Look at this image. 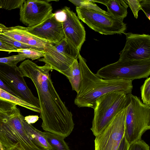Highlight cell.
I'll return each instance as SVG.
<instances>
[{
  "mask_svg": "<svg viewBox=\"0 0 150 150\" xmlns=\"http://www.w3.org/2000/svg\"><path fill=\"white\" fill-rule=\"evenodd\" d=\"M18 67L22 76L30 79L35 87L43 130L65 138L69 136L74 126L72 114L53 85L49 74L53 70L52 68L45 64L39 66L28 59Z\"/></svg>",
  "mask_w": 150,
  "mask_h": 150,
  "instance_id": "cell-1",
  "label": "cell"
},
{
  "mask_svg": "<svg viewBox=\"0 0 150 150\" xmlns=\"http://www.w3.org/2000/svg\"><path fill=\"white\" fill-rule=\"evenodd\" d=\"M79 63L81 75V83L80 90L74 101L79 108H94L96 100L102 96L109 93L122 91L127 94L132 93V81L102 79L90 70L86 60L79 54Z\"/></svg>",
  "mask_w": 150,
  "mask_h": 150,
  "instance_id": "cell-2",
  "label": "cell"
},
{
  "mask_svg": "<svg viewBox=\"0 0 150 150\" xmlns=\"http://www.w3.org/2000/svg\"><path fill=\"white\" fill-rule=\"evenodd\" d=\"M22 116L16 106L0 110V143L4 149L18 143L25 150H40L28 137L22 123Z\"/></svg>",
  "mask_w": 150,
  "mask_h": 150,
  "instance_id": "cell-3",
  "label": "cell"
},
{
  "mask_svg": "<svg viewBox=\"0 0 150 150\" xmlns=\"http://www.w3.org/2000/svg\"><path fill=\"white\" fill-rule=\"evenodd\" d=\"M127 94L117 91L106 93L96 101L94 117L90 129L94 135L100 134L109 125L115 116L127 105Z\"/></svg>",
  "mask_w": 150,
  "mask_h": 150,
  "instance_id": "cell-4",
  "label": "cell"
},
{
  "mask_svg": "<svg viewBox=\"0 0 150 150\" xmlns=\"http://www.w3.org/2000/svg\"><path fill=\"white\" fill-rule=\"evenodd\" d=\"M127 96L124 135L130 145L141 140L143 134L150 129V105L143 103L132 93Z\"/></svg>",
  "mask_w": 150,
  "mask_h": 150,
  "instance_id": "cell-5",
  "label": "cell"
},
{
  "mask_svg": "<svg viewBox=\"0 0 150 150\" xmlns=\"http://www.w3.org/2000/svg\"><path fill=\"white\" fill-rule=\"evenodd\" d=\"M96 74L100 78L110 80L132 81L147 78L150 75V59L117 62L103 67Z\"/></svg>",
  "mask_w": 150,
  "mask_h": 150,
  "instance_id": "cell-6",
  "label": "cell"
},
{
  "mask_svg": "<svg viewBox=\"0 0 150 150\" xmlns=\"http://www.w3.org/2000/svg\"><path fill=\"white\" fill-rule=\"evenodd\" d=\"M78 18L89 27L99 33L112 35L124 33L126 24L123 21L98 11L86 8L76 7Z\"/></svg>",
  "mask_w": 150,
  "mask_h": 150,
  "instance_id": "cell-7",
  "label": "cell"
},
{
  "mask_svg": "<svg viewBox=\"0 0 150 150\" xmlns=\"http://www.w3.org/2000/svg\"><path fill=\"white\" fill-rule=\"evenodd\" d=\"M0 79L18 98L40 109L38 98L28 87L18 67L0 63Z\"/></svg>",
  "mask_w": 150,
  "mask_h": 150,
  "instance_id": "cell-8",
  "label": "cell"
},
{
  "mask_svg": "<svg viewBox=\"0 0 150 150\" xmlns=\"http://www.w3.org/2000/svg\"><path fill=\"white\" fill-rule=\"evenodd\" d=\"M126 108L115 116L102 132L95 136V150H117L124 135Z\"/></svg>",
  "mask_w": 150,
  "mask_h": 150,
  "instance_id": "cell-9",
  "label": "cell"
},
{
  "mask_svg": "<svg viewBox=\"0 0 150 150\" xmlns=\"http://www.w3.org/2000/svg\"><path fill=\"white\" fill-rule=\"evenodd\" d=\"M126 42L123 49L120 53L119 60L138 61L150 59V35L124 33Z\"/></svg>",
  "mask_w": 150,
  "mask_h": 150,
  "instance_id": "cell-10",
  "label": "cell"
},
{
  "mask_svg": "<svg viewBox=\"0 0 150 150\" xmlns=\"http://www.w3.org/2000/svg\"><path fill=\"white\" fill-rule=\"evenodd\" d=\"M51 4L46 0H25L20 8V20L28 27L38 25L52 13Z\"/></svg>",
  "mask_w": 150,
  "mask_h": 150,
  "instance_id": "cell-11",
  "label": "cell"
},
{
  "mask_svg": "<svg viewBox=\"0 0 150 150\" xmlns=\"http://www.w3.org/2000/svg\"><path fill=\"white\" fill-rule=\"evenodd\" d=\"M62 10L66 14V18L62 23L65 40L71 48L79 53L85 40L84 28L75 13L65 6Z\"/></svg>",
  "mask_w": 150,
  "mask_h": 150,
  "instance_id": "cell-12",
  "label": "cell"
},
{
  "mask_svg": "<svg viewBox=\"0 0 150 150\" xmlns=\"http://www.w3.org/2000/svg\"><path fill=\"white\" fill-rule=\"evenodd\" d=\"M24 28L27 32L52 45L65 39L62 23L56 19L54 13L38 25Z\"/></svg>",
  "mask_w": 150,
  "mask_h": 150,
  "instance_id": "cell-13",
  "label": "cell"
},
{
  "mask_svg": "<svg viewBox=\"0 0 150 150\" xmlns=\"http://www.w3.org/2000/svg\"><path fill=\"white\" fill-rule=\"evenodd\" d=\"M43 58L38 61L45 63L55 70L65 76L67 78L70 76L71 67L76 59L73 56L58 50L54 46L47 42L45 45Z\"/></svg>",
  "mask_w": 150,
  "mask_h": 150,
  "instance_id": "cell-14",
  "label": "cell"
},
{
  "mask_svg": "<svg viewBox=\"0 0 150 150\" xmlns=\"http://www.w3.org/2000/svg\"><path fill=\"white\" fill-rule=\"evenodd\" d=\"M0 31L6 35L21 43L38 50L44 51L47 42L27 32L23 26L18 25L8 27L0 23Z\"/></svg>",
  "mask_w": 150,
  "mask_h": 150,
  "instance_id": "cell-15",
  "label": "cell"
},
{
  "mask_svg": "<svg viewBox=\"0 0 150 150\" xmlns=\"http://www.w3.org/2000/svg\"><path fill=\"white\" fill-rule=\"evenodd\" d=\"M95 3L102 4L107 7L108 13L112 17L123 21L127 14L128 5L124 0H92Z\"/></svg>",
  "mask_w": 150,
  "mask_h": 150,
  "instance_id": "cell-16",
  "label": "cell"
},
{
  "mask_svg": "<svg viewBox=\"0 0 150 150\" xmlns=\"http://www.w3.org/2000/svg\"><path fill=\"white\" fill-rule=\"evenodd\" d=\"M22 123L29 139L40 150H52V148L44 137L43 132L38 130L31 124H28L22 115Z\"/></svg>",
  "mask_w": 150,
  "mask_h": 150,
  "instance_id": "cell-17",
  "label": "cell"
},
{
  "mask_svg": "<svg viewBox=\"0 0 150 150\" xmlns=\"http://www.w3.org/2000/svg\"><path fill=\"white\" fill-rule=\"evenodd\" d=\"M43 135L52 150H70L64 140L65 137L45 131L43 132Z\"/></svg>",
  "mask_w": 150,
  "mask_h": 150,
  "instance_id": "cell-18",
  "label": "cell"
},
{
  "mask_svg": "<svg viewBox=\"0 0 150 150\" xmlns=\"http://www.w3.org/2000/svg\"><path fill=\"white\" fill-rule=\"evenodd\" d=\"M72 90L77 94L80 91L81 83V75L80 65L77 59H76L71 67V75L68 78Z\"/></svg>",
  "mask_w": 150,
  "mask_h": 150,
  "instance_id": "cell-19",
  "label": "cell"
},
{
  "mask_svg": "<svg viewBox=\"0 0 150 150\" xmlns=\"http://www.w3.org/2000/svg\"><path fill=\"white\" fill-rule=\"evenodd\" d=\"M0 98L33 111L40 113L41 112L40 109L19 99L1 88L0 89Z\"/></svg>",
  "mask_w": 150,
  "mask_h": 150,
  "instance_id": "cell-20",
  "label": "cell"
},
{
  "mask_svg": "<svg viewBox=\"0 0 150 150\" xmlns=\"http://www.w3.org/2000/svg\"><path fill=\"white\" fill-rule=\"evenodd\" d=\"M17 52L18 54L24 57L26 59H30L32 60L38 59L43 57L45 52L32 49H18Z\"/></svg>",
  "mask_w": 150,
  "mask_h": 150,
  "instance_id": "cell-21",
  "label": "cell"
},
{
  "mask_svg": "<svg viewBox=\"0 0 150 150\" xmlns=\"http://www.w3.org/2000/svg\"><path fill=\"white\" fill-rule=\"evenodd\" d=\"M69 1L76 6V7H81L94 9L105 13L110 14L106 11L100 8L97 5L90 0H69Z\"/></svg>",
  "mask_w": 150,
  "mask_h": 150,
  "instance_id": "cell-22",
  "label": "cell"
},
{
  "mask_svg": "<svg viewBox=\"0 0 150 150\" xmlns=\"http://www.w3.org/2000/svg\"><path fill=\"white\" fill-rule=\"evenodd\" d=\"M0 40L8 45L16 47L18 49L32 48L35 49L32 47L21 43L6 35L0 31Z\"/></svg>",
  "mask_w": 150,
  "mask_h": 150,
  "instance_id": "cell-23",
  "label": "cell"
},
{
  "mask_svg": "<svg viewBox=\"0 0 150 150\" xmlns=\"http://www.w3.org/2000/svg\"><path fill=\"white\" fill-rule=\"evenodd\" d=\"M141 99L142 103L150 105V78L149 77L145 81L140 88Z\"/></svg>",
  "mask_w": 150,
  "mask_h": 150,
  "instance_id": "cell-24",
  "label": "cell"
},
{
  "mask_svg": "<svg viewBox=\"0 0 150 150\" xmlns=\"http://www.w3.org/2000/svg\"><path fill=\"white\" fill-rule=\"evenodd\" d=\"M25 0H0V8L8 10L17 8L19 9L22 6Z\"/></svg>",
  "mask_w": 150,
  "mask_h": 150,
  "instance_id": "cell-25",
  "label": "cell"
},
{
  "mask_svg": "<svg viewBox=\"0 0 150 150\" xmlns=\"http://www.w3.org/2000/svg\"><path fill=\"white\" fill-rule=\"evenodd\" d=\"M53 45L58 50L78 59L79 53L71 49L65 39L62 40L57 44Z\"/></svg>",
  "mask_w": 150,
  "mask_h": 150,
  "instance_id": "cell-26",
  "label": "cell"
},
{
  "mask_svg": "<svg viewBox=\"0 0 150 150\" xmlns=\"http://www.w3.org/2000/svg\"><path fill=\"white\" fill-rule=\"evenodd\" d=\"M26 58L18 54L5 57L0 58V63L6 64L11 66H17L19 62L24 61Z\"/></svg>",
  "mask_w": 150,
  "mask_h": 150,
  "instance_id": "cell-27",
  "label": "cell"
},
{
  "mask_svg": "<svg viewBox=\"0 0 150 150\" xmlns=\"http://www.w3.org/2000/svg\"><path fill=\"white\" fill-rule=\"evenodd\" d=\"M124 1L128 5L134 17L137 19L138 17V12L141 10L140 4V0H126Z\"/></svg>",
  "mask_w": 150,
  "mask_h": 150,
  "instance_id": "cell-28",
  "label": "cell"
},
{
  "mask_svg": "<svg viewBox=\"0 0 150 150\" xmlns=\"http://www.w3.org/2000/svg\"><path fill=\"white\" fill-rule=\"evenodd\" d=\"M129 150H150V147L144 141L141 139L130 145Z\"/></svg>",
  "mask_w": 150,
  "mask_h": 150,
  "instance_id": "cell-29",
  "label": "cell"
},
{
  "mask_svg": "<svg viewBox=\"0 0 150 150\" xmlns=\"http://www.w3.org/2000/svg\"><path fill=\"white\" fill-rule=\"evenodd\" d=\"M141 10L145 14L147 18L150 20V0H140Z\"/></svg>",
  "mask_w": 150,
  "mask_h": 150,
  "instance_id": "cell-30",
  "label": "cell"
},
{
  "mask_svg": "<svg viewBox=\"0 0 150 150\" xmlns=\"http://www.w3.org/2000/svg\"><path fill=\"white\" fill-rule=\"evenodd\" d=\"M16 105L14 103L0 98V110H8Z\"/></svg>",
  "mask_w": 150,
  "mask_h": 150,
  "instance_id": "cell-31",
  "label": "cell"
},
{
  "mask_svg": "<svg viewBox=\"0 0 150 150\" xmlns=\"http://www.w3.org/2000/svg\"><path fill=\"white\" fill-rule=\"evenodd\" d=\"M17 48L11 46L0 40V51L8 52L10 54L12 52H17Z\"/></svg>",
  "mask_w": 150,
  "mask_h": 150,
  "instance_id": "cell-32",
  "label": "cell"
},
{
  "mask_svg": "<svg viewBox=\"0 0 150 150\" xmlns=\"http://www.w3.org/2000/svg\"><path fill=\"white\" fill-rule=\"evenodd\" d=\"M129 144L124 135L117 150H129Z\"/></svg>",
  "mask_w": 150,
  "mask_h": 150,
  "instance_id": "cell-33",
  "label": "cell"
},
{
  "mask_svg": "<svg viewBox=\"0 0 150 150\" xmlns=\"http://www.w3.org/2000/svg\"><path fill=\"white\" fill-rule=\"evenodd\" d=\"M54 16L56 19L59 22L62 23L66 18V14L62 10L54 13Z\"/></svg>",
  "mask_w": 150,
  "mask_h": 150,
  "instance_id": "cell-34",
  "label": "cell"
},
{
  "mask_svg": "<svg viewBox=\"0 0 150 150\" xmlns=\"http://www.w3.org/2000/svg\"><path fill=\"white\" fill-rule=\"evenodd\" d=\"M37 115H31L24 117V120L29 124L34 123L37 121L39 119Z\"/></svg>",
  "mask_w": 150,
  "mask_h": 150,
  "instance_id": "cell-35",
  "label": "cell"
},
{
  "mask_svg": "<svg viewBox=\"0 0 150 150\" xmlns=\"http://www.w3.org/2000/svg\"><path fill=\"white\" fill-rule=\"evenodd\" d=\"M0 88L8 92L10 94L17 97L16 95L13 92L8 86L0 79ZM18 98V97H17Z\"/></svg>",
  "mask_w": 150,
  "mask_h": 150,
  "instance_id": "cell-36",
  "label": "cell"
},
{
  "mask_svg": "<svg viewBox=\"0 0 150 150\" xmlns=\"http://www.w3.org/2000/svg\"><path fill=\"white\" fill-rule=\"evenodd\" d=\"M5 150H25L21 144L18 143L13 146H12Z\"/></svg>",
  "mask_w": 150,
  "mask_h": 150,
  "instance_id": "cell-37",
  "label": "cell"
},
{
  "mask_svg": "<svg viewBox=\"0 0 150 150\" xmlns=\"http://www.w3.org/2000/svg\"><path fill=\"white\" fill-rule=\"evenodd\" d=\"M0 147L1 150H5L3 148V147L0 143Z\"/></svg>",
  "mask_w": 150,
  "mask_h": 150,
  "instance_id": "cell-38",
  "label": "cell"
},
{
  "mask_svg": "<svg viewBox=\"0 0 150 150\" xmlns=\"http://www.w3.org/2000/svg\"><path fill=\"white\" fill-rule=\"evenodd\" d=\"M0 150H1V148H0Z\"/></svg>",
  "mask_w": 150,
  "mask_h": 150,
  "instance_id": "cell-39",
  "label": "cell"
},
{
  "mask_svg": "<svg viewBox=\"0 0 150 150\" xmlns=\"http://www.w3.org/2000/svg\"></svg>",
  "mask_w": 150,
  "mask_h": 150,
  "instance_id": "cell-40",
  "label": "cell"
},
{
  "mask_svg": "<svg viewBox=\"0 0 150 150\" xmlns=\"http://www.w3.org/2000/svg\"></svg>",
  "mask_w": 150,
  "mask_h": 150,
  "instance_id": "cell-41",
  "label": "cell"
}]
</instances>
